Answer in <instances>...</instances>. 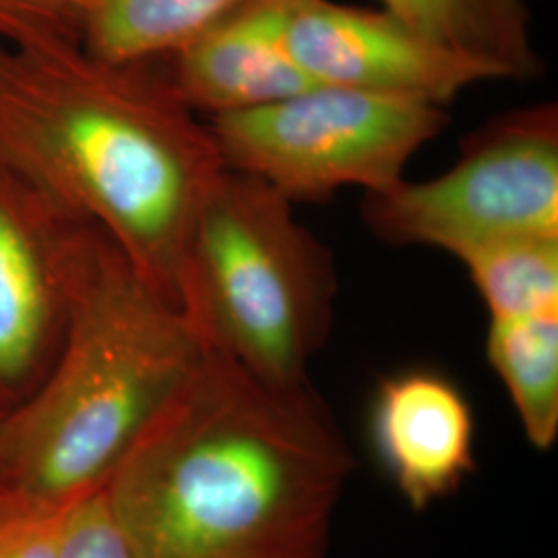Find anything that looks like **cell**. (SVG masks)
Returning <instances> with one entry per match:
<instances>
[{
	"label": "cell",
	"instance_id": "obj_8",
	"mask_svg": "<svg viewBox=\"0 0 558 558\" xmlns=\"http://www.w3.org/2000/svg\"><path fill=\"white\" fill-rule=\"evenodd\" d=\"M87 223L0 161V399L25 398L59 352Z\"/></svg>",
	"mask_w": 558,
	"mask_h": 558
},
{
	"label": "cell",
	"instance_id": "obj_2",
	"mask_svg": "<svg viewBox=\"0 0 558 558\" xmlns=\"http://www.w3.org/2000/svg\"><path fill=\"white\" fill-rule=\"evenodd\" d=\"M0 161L98 226L182 311L189 244L223 161L158 62L0 41Z\"/></svg>",
	"mask_w": 558,
	"mask_h": 558
},
{
	"label": "cell",
	"instance_id": "obj_12",
	"mask_svg": "<svg viewBox=\"0 0 558 558\" xmlns=\"http://www.w3.org/2000/svg\"><path fill=\"white\" fill-rule=\"evenodd\" d=\"M383 9L500 80L536 77L539 59L523 0H380Z\"/></svg>",
	"mask_w": 558,
	"mask_h": 558
},
{
	"label": "cell",
	"instance_id": "obj_5",
	"mask_svg": "<svg viewBox=\"0 0 558 558\" xmlns=\"http://www.w3.org/2000/svg\"><path fill=\"white\" fill-rule=\"evenodd\" d=\"M447 120L445 106L317 83L286 100L214 117L209 131L223 166L296 203L345 186L366 195L393 189Z\"/></svg>",
	"mask_w": 558,
	"mask_h": 558
},
{
	"label": "cell",
	"instance_id": "obj_14",
	"mask_svg": "<svg viewBox=\"0 0 558 558\" xmlns=\"http://www.w3.org/2000/svg\"><path fill=\"white\" fill-rule=\"evenodd\" d=\"M461 263L490 320L558 313V239L502 242Z\"/></svg>",
	"mask_w": 558,
	"mask_h": 558
},
{
	"label": "cell",
	"instance_id": "obj_4",
	"mask_svg": "<svg viewBox=\"0 0 558 558\" xmlns=\"http://www.w3.org/2000/svg\"><path fill=\"white\" fill-rule=\"evenodd\" d=\"M338 294L329 248L263 180L223 166L189 244L182 313L207 350L281 387L308 385Z\"/></svg>",
	"mask_w": 558,
	"mask_h": 558
},
{
	"label": "cell",
	"instance_id": "obj_11",
	"mask_svg": "<svg viewBox=\"0 0 558 558\" xmlns=\"http://www.w3.org/2000/svg\"><path fill=\"white\" fill-rule=\"evenodd\" d=\"M251 0H77L80 44L108 62H160Z\"/></svg>",
	"mask_w": 558,
	"mask_h": 558
},
{
	"label": "cell",
	"instance_id": "obj_15",
	"mask_svg": "<svg viewBox=\"0 0 558 558\" xmlns=\"http://www.w3.org/2000/svg\"><path fill=\"white\" fill-rule=\"evenodd\" d=\"M59 558H137L110 511L104 484L60 505Z\"/></svg>",
	"mask_w": 558,
	"mask_h": 558
},
{
	"label": "cell",
	"instance_id": "obj_7",
	"mask_svg": "<svg viewBox=\"0 0 558 558\" xmlns=\"http://www.w3.org/2000/svg\"><path fill=\"white\" fill-rule=\"evenodd\" d=\"M283 41L306 77L379 96L447 106L480 81L484 62L449 50L387 9L333 0H281Z\"/></svg>",
	"mask_w": 558,
	"mask_h": 558
},
{
	"label": "cell",
	"instance_id": "obj_17",
	"mask_svg": "<svg viewBox=\"0 0 558 558\" xmlns=\"http://www.w3.org/2000/svg\"><path fill=\"white\" fill-rule=\"evenodd\" d=\"M59 507L0 509V558H59Z\"/></svg>",
	"mask_w": 558,
	"mask_h": 558
},
{
	"label": "cell",
	"instance_id": "obj_10",
	"mask_svg": "<svg viewBox=\"0 0 558 558\" xmlns=\"http://www.w3.org/2000/svg\"><path fill=\"white\" fill-rule=\"evenodd\" d=\"M166 60L182 100L209 119L286 100L317 85L286 48L281 0L246 2Z\"/></svg>",
	"mask_w": 558,
	"mask_h": 558
},
{
	"label": "cell",
	"instance_id": "obj_3",
	"mask_svg": "<svg viewBox=\"0 0 558 558\" xmlns=\"http://www.w3.org/2000/svg\"><path fill=\"white\" fill-rule=\"evenodd\" d=\"M186 315L87 223L59 352L11 416H0L9 509L59 507L101 486L199 366Z\"/></svg>",
	"mask_w": 558,
	"mask_h": 558
},
{
	"label": "cell",
	"instance_id": "obj_18",
	"mask_svg": "<svg viewBox=\"0 0 558 558\" xmlns=\"http://www.w3.org/2000/svg\"><path fill=\"white\" fill-rule=\"evenodd\" d=\"M0 416H2V414H0Z\"/></svg>",
	"mask_w": 558,
	"mask_h": 558
},
{
	"label": "cell",
	"instance_id": "obj_16",
	"mask_svg": "<svg viewBox=\"0 0 558 558\" xmlns=\"http://www.w3.org/2000/svg\"><path fill=\"white\" fill-rule=\"evenodd\" d=\"M0 41H80L77 0H0Z\"/></svg>",
	"mask_w": 558,
	"mask_h": 558
},
{
	"label": "cell",
	"instance_id": "obj_9",
	"mask_svg": "<svg viewBox=\"0 0 558 558\" xmlns=\"http://www.w3.org/2000/svg\"><path fill=\"white\" fill-rule=\"evenodd\" d=\"M371 440L385 476L414 511L456 495L476 470L474 410L437 371H401L380 380Z\"/></svg>",
	"mask_w": 558,
	"mask_h": 558
},
{
	"label": "cell",
	"instance_id": "obj_1",
	"mask_svg": "<svg viewBox=\"0 0 558 558\" xmlns=\"http://www.w3.org/2000/svg\"><path fill=\"white\" fill-rule=\"evenodd\" d=\"M352 468L311 385L207 350L104 493L137 558H325Z\"/></svg>",
	"mask_w": 558,
	"mask_h": 558
},
{
	"label": "cell",
	"instance_id": "obj_6",
	"mask_svg": "<svg viewBox=\"0 0 558 558\" xmlns=\"http://www.w3.org/2000/svg\"><path fill=\"white\" fill-rule=\"evenodd\" d=\"M362 211L380 240L440 248L459 260L502 242L558 239L557 106L484 124L445 174L366 195Z\"/></svg>",
	"mask_w": 558,
	"mask_h": 558
},
{
	"label": "cell",
	"instance_id": "obj_13",
	"mask_svg": "<svg viewBox=\"0 0 558 558\" xmlns=\"http://www.w3.org/2000/svg\"><path fill=\"white\" fill-rule=\"evenodd\" d=\"M486 356L525 437L548 451L558 437V313L490 320Z\"/></svg>",
	"mask_w": 558,
	"mask_h": 558
}]
</instances>
